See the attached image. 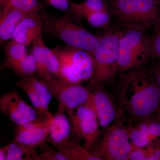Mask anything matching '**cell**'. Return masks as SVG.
I'll list each match as a JSON object with an SVG mask.
<instances>
[{
	"label": "cell",
	"mask_w": 160,
	"mask_h": 160,
	"mask_svg": "<svg viewBox=\"0 0 160 160\" xmlns=\"http://www.w3.org/2000/svg\"><path fill=\"white\" fill-rule=\"evenodd\" d=\"M7 153L6 146L0 148V160H7Z\"/></svg>",
	"instance_id": "d6a6232c"
},
{
	"label": "cell",
	"mask_w": 160,
	"mask_h": 160,
	"mask_svg": "<svg viewBox=\"0 0 160 160\" xmlns=\"http://www.w3.org/2000/svg\"><path fill=\"white\" fill-rule=\"evenodd\" d=\"M4 51L5 63L9 68L25 58L27 54L26 46L12 39L5 45Z\"/></svg>",
	"instance_id": "44dd1931"
},
{
	"label": "cell",
	"mask_w": 160,
	"mask_h": 160,
	"mask_svg": "<svg viewBox=\"0 0 160 160\" xmlns=\"http://www.w3.org/2000/svg\"><path fill=\"white\" fill-rule=\"evenodd\" d=\"M147 160H160V143L152 142L145 147Z\"/></svg>",
	"instance_id": "f1b7e54d"
},
{
	"label": "cell",
	"mask_w": 160,
	"mask_h": 160,
	"mask_svg": "<svg viewBox=\"0 0 160 160\" xmlns=\"http://www.w3.org/2000/svg\"><path fill=\"white\" fill-rule=\"evenodd\" d=\"M127 131L132 145L134 147L143 148L153 142L149 132L142 130L137 125L127 127Z\"/></svg>",
	"instance_id": "cb8c5ba5"
},
{
	"label": "cell",
	"mask_w": 160,
	"mask_h": 160,
	"mask_svg": "<svg viewBox=\"0 0 160 160\" xmlns=\"http://www.w3.org/2000/svg\"><path fill=\"white\" fill-rule=\"evenodd\" d=\"M47 5L66 12L70 7V0H42Z\"/></svg>",
	"instance_id": "4dcf8cb0"
},
{
	"label": "cell",
	"mask_w": 160,
	"mask_h": 160,
	"mask_svg": "<svg viewBox=\"0 0 160 160\" xmlns=\"http://www.w3.org/2000/svg\"><path fill=\"white\" fill-rule=\"evenodd\" d=\"M105 11H111L109 3L106 0H86L79 4L70 1L69 9L66 12L74 13L82 20V16L86 13Z\"/></svg>",
	"instance_id": "e0dca14e"
},
{
	"label": "cell",
	"mask_w": 160,
	"mask_h": 160,
	"mask_svg": "<svg viewBox=\"0 0 160 160\" xmlns=\"http://www.w3.org/2000/svg\"><path fill=\"white\" fill-rule=\"evenodd\" d=\"M118 96L121 109L141 121L160 108V87L151 69L145 67L120 73Z\"/></svg>",
	"instance_id": "6da1fadb"
},
{
	"label": "cell",
	"mask_w": 160,
	"mask_h": 160,
	"mask_svg": "<svg viewBox=\"0 0 160 160\" xmlns=\"http://www.w3.org/2000/svg\"><path fill=\"white\" fill-rule=\"evenodd\" d=\"M52 119L39 118L22 125H16L13 142L30 147H37L46 142Z\"/></svg>",
	"instance_id": "4fadbf2b"
},
{
	"label": "cell",
	"mask_w": 160,
	"mask_h": 160,
	"mask_svg": "<svg viewBox=\"0 0 160 160\" xmlns=\"http://www.w3.org/2000/svg\"><path fill=\"white\" fill-rule=\"evenodd\" d=\"M16 86L27 95L41 118H53L54 116L49 109V104L53 97L49 89L41 80L35 77L21 78L16 83Z\"/></svg>",
	"instance_id": "8fae6325"
},
{
	"label": "cell",
	"mask_w": 160,
	"mask_h": 160,
	"mask_svg": "<svg viewBox=\"0 0 160 160\" xmlns=\"http://www.w3.org/2000/svg\"><path fill=\"white\" fill-rule=\"evenodd\" d=\"M39 160H67L66 157L46 142L37 147Z\"/></svg>",
	"instance_id": "484cf974"
},
{
	"label": "cell",
	"mask_w": 160,
	"mask_h": 160,
	"mask_svg": "<svg viewBox=\"0 0 160 160\" xmlns=\"http://www.w3.org/2000/svg\"><path fill=\"white\" fill-rule=\"evenodd\" d=\"M128 160H147V152L145 147L139 148L132 146Z\"/></svg>",
	"instance_id": "f546056e"
},
{
	"label": "cell",
	"mask_w": 160,
	"mask_h": 160,
	"mask_svg": "<svg viewBox=\"0 0 160 160\" xmlns=\"http://www.w3.org/2000/svg\"><path fill=\"white\" fill-rule=\"evenodd\" d=\"M6 146L7 160H39L37 147H30L13 142Z\"/></svg>",
	"instance_id": "ac0fdd59"
},
{
	"label": "cell",
	"mask_w": 160,
	"mask_h": 160,
	"mask_svg": "<svg viewBox=\"0 0 160 160\" xmlns=\"http://www.w3.org/2000/svg\"><path fill=\"white\" fill-rule=\"evenodd\" d=\"M126 29L116 26L98 36L97 45L92 53V80L101 84L112 79L118 72L120 39Z\"/></svg>",
	"instance_id": "277c9868"
},
{
	"label": "cell",
	"mask_w": 160,
	"mask_h": 160,
	"mask_svg": "<svg viewBox=\"0 0 160 160\" xmlns=\"http://www.w3.org/2000/svg\"><path fill=\"white\" fill-rule=\"evenodd\" d=\"M45 45L42 37L35 40L32 44L31 53L36 66V73L41 80L52 78L46 68L44 50Z\"/></svg>",
	"instance_id": "d6986e66"
},
{
	"label": "cell",
	"mask_w": 160,
	"mask_h": 160,
	"mask_svg": "<svg viewBox=\"0 0 160 160\" xmlns=\"http://www.w3.org/2000/svg\"><path fill=\"white\" fill-rule=\"evenodd\" d=\"M112 19L111 11L89 12L84 14L82 17V20H86L92 27L102 28L105 30H107L112 27Z\"/></svg>",
	"instance_id": "7402d4cb"
},
{
	"label": "cell",
	"mask_w": 160,
	"mask_h": 160,
	"mask_svg": "<svg viewBox=\"0 0 160 160\" xmlns=\"http://www.w3.org/2000/svg\"><path fill=\"white\" fill-rule=\"evenodd\" d=\"M155 114H156L157 118L160 122V108H159V109L158 110L157 112H156V113Z\"/></svg>",
	"instance_id": "836d02e7"
},
{
	"label": "cell",
	"mask_w": 160,
	"mask_h": 160,
	"mask_svg": "<svg viewBox=\"0 0 160 160\" xmlns=\"http://www.w3.org/2000/svg\"><path fill=\"white\" fill-rule=\"evenodd\" d=\"M52 50L59 62L61 81L72 85H81L92 78V58L88 52L69 46H58Z\"/></svg>",
	"instance_id": "8992f818"
},
{
	"label": "cell",
	"mask_w": 160,
	"mask_h": 160,
	"mask_svg": "<svg viewBox=\"0 0 160 160\" xmlns=\"http://www.w3.org/2000/svg\"><path fill=\"white\" fill-rule=\"evenodd\" d=\"M1 7H8L18 9L30 14L38 13L47 5L39 0H0Z\"/></svg>",
	"instance_id": "ffe728a7"
},
{
	"label": "cell",
	"mask_w": 160,
	"mask_h": 160,
	"mask_svg": "<svg viewBox=\"0 0 160 160\" xmlns=\"http://www.w3.org/2000/svg\"><path fill=\"white\" fill-rule=\"evenodd\" d=\"M90 89L99 125L106 129L123 114V110H117L112 100L102 84L91 79Z\"/></svg>",
	"instance_id": "7c38bea8"
},
{
	"label": "cell",
	"mask_w": 160,
	"mask_h": 160,
	"mask_svg": "<svg viewBox=\"0 0 160 160\" xmlns=\"http://www.w3.org/2000/svg\"><path fill=\"white\" fill-rule=\"evenodd\" d=\"M112 18L117 26L147 32L160 22V4L157 0H111Z\"/></svg>",
	"instance_id": "7a4b0ae2"
},
{
	"label": "cell",
	"mask_w": 160,
	"mask_h": 160,
	"mask_svg": "<svg viewBox=\"0 0 160 160\" xmlns=\"http://www.w3.org/2000/svg\"><path fill=\"white\" fill-rule=\"evenodd\" d=\"M57 100L59 107L66 113L89 102L91 98L90 88L81 85H72L57 79L41 80Z\"/></svg>",
	"instance_id": "9c48e42d"
},
{
	"label": "cell",
	"mask_w": 160,
	"mask_h": 160,
	"mask_svg": "<svg viewBox=\"0 0 160 160\" xmlns=\"http://www.w3.org/2000/svg\"><path fill=\"white\" fill-rule=\"evenodd\" d=\"M41 14L44 20V31L69 46L82 49L91 56L98 38L83 26L82 20L70 12L58 16L43 10Z\"/></svg>",
	"instance_id": "3957f363"
},
{
	"label": "cell",
	"mask_w": 160,
	"mask_h": 160,
	"mask_svg": "<svg viewBox=\"0 0 160 160\" xmlns=\"http://www.w3.org/2000/svg\"><path fill=\"white\" fill-rule=\"evenodd\" d=\"M43 27L44 20L41 14L31 15L18 25L12 39L28 47L35 40L42 37Z\"/></svg>",
	"instance_id": "9a60e30c"
},
{
	"label": "cell",
	"mask_w": 160,
	"mask_h": 160,
	"mask_svg": "<svg viewBox=\"0 0 160 160\" xmlns=\"http://www.w3.org/2000/svg\"><path fill=\"white\" fill-rule=\"evenodd\" d=\"M31 15L8 7H1L0 12V41L5 42L12 39L19 23Z\"/></svg>",
	"instance_id": "2e32d148"
},
{
	"label": "cell",
	"mask_w": 160,
	"mask_h": 160,
	"mask_svg": "<svg viewBox=\"0 0 160 160\" xmlns=\"http://www.w3.org/2000/svg\"><path fill=\"white\" fill-rule=\"evenodd\" d=\"M67 114L75 137L79 141L84 140V147L90 151L95 142L102 132L99 128V123L92 97L89 102Z\"/></svg>",
	"instance_id": "ba28073f"
},
{
	"label": "cell",
	"mask_w": 160,
	"mask_h": 160,
	"mask_svg": "<svg viewBox=\"0 0 160 160\" xmlns=\"http://www.w3.org/2000/svg\"><path fill=\"white\" fill-rule=\"evenodd\" d=\"M59 110L52 121L50 132L46 142L58 150L66 147L75 137L68 116L59 107Z\"/></svg>",
	"instance_id": "5bb4252c"
},
{
	"label": "cell",
	"mask_w": 160,
	"mask_h": 160,
	"mask_svg": "<svg viewBox=\"0 0 160 160\" xmlns=\"http://www.w3.org/2000/svg\"><path fill=\"white\" fill-rule=\"evenodd\" d=\"M122 114L111 126L106 128L102 138L92 146L90 151L104 160H128L132 144Z\"/></svg>",
	"instance_id": "52a82bcc"
},
{
	"label": "cell",
	"mask_w": 160,
	"mask_h": 160,
	"mask_svg": "<svg viewBox=\"0 0 160 160\" xmlns=\"http://www.w3.org/2000/svg\"><path fill=\"white\" fill-rule=\"evenodd\" d=\"M9 68L22 78L35 77L36 73V66L32 53L27 54L25 58Z\"/></svg>",
	"instance_id": "603a6c76"
},
{
	"label": "cell",
	"mask_w": 160,
	"mask_h": 160,
	"mask_svg": "<svg viewBox=\"0 0 160 160\" xmlns=\"http://www.w3.org/2000/svg\"><path fill=\"white\" fill-rule=\"evenodd\" d=\"M151 70L160 87V63H158L153 65Z\"/></svg>",
	"instance_id": "1f68e13d"
},
{
	"label": "cell",
	"mask_w": 160,
	"mask_h": 160,
	"mask_svg": "<svg viewBox=\"0 0 160 160\" xmlns=\"http://www.w3.org/2000/svg\"><path fill=\"white\" fill-rule=\"evenodd\" d=\"M151 35L153 58L160 63V22Z\"/></svg>",
	"instance_id": "83f0119b"
},
{
	"label": "cell",
	"mask_w": 160,
	"mask_h": 160,
	"mask_svg": "<svg viewBox=\"0 0 160 160\" xmlns=\"http://www.w3.org/2000/svg\"><path fill=\"white\" fill-rule=\"evenodd\" d=\"M152 58L151 35L136 29H127L120 39L118 72L142 67Z\"/></svg>",
	"instance_id": "5b68a950"
},
{
	"label": "cell",
	"mask_w": 160,
	"mask_h": 160,
	"mask_svg": "<svg viewBox=\"0 0 160 160\" xmlns=\"http://www.w3.org/2000/svg\"><path fill=\"white\" fill-rule=\"evenodd\" d=\"M148 125L149 133L153 142L160 143V122L152 116L146 118Z\"/></svg>",
	"instance_id": "4316f807"
},
{
	"label": "cell",
	"mask_w": 160,
	"mask_h": 160,
	"mask_svg": "<svg viewBox=\"0 0 160 160\" xmlns=\"http://www.w3.org/2000/svg\"><path fill=\"white\" fill-rule=\"evenodd\" d=\"M45 62L46 68L52 78L61 80V73L59 62L52 49L44 46Z\"/></svg>",
	"instance_id": "d4e9b609"
},
{
	"label": "cell",
	"mask_w": 160,
	"mask_h": 160,
	"mask_svg": "<svg viewBox=\"0 0 160 160\" xmlns=\"http://www.w3.org/2000/svg\"><path fill=\"white\" fill-rule=\"evenodd\" d=\"M1 112L16 125L41 118L37 109L22 98L17 90H12L0 97Z\"/></svg>",
	"instance_id": "30bf717a"
}]
</instances>
